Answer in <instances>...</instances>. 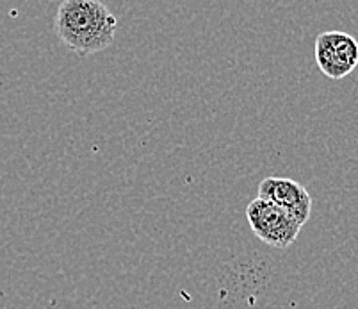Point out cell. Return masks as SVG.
<instances>
[{
  "label": "cell",
  "mask_w": 358,
  "mask_h": 309,
  "mask_svg": "<svg viewBox=\"0 0 358 309\" xmlns=\"http://www.w3.org/2000/svg\"><path fill=\"white\" fill-rule=\"evenodd\" d=\"M259 198L269 200L287 210L301 226L307 224L312 213V197L303 184L294 179L266 177L259 184Z\"/></svg>",
  "instance_id": "277c9868"
},
{
  "label": "cell",
  "mask_w": 358,
  "mask_h": 309,
  "mask_svg": "<svg viewBox=\"0 0 358 309\" xmlns=\"http://www.w3.org/2000/svg\"><path fill=\"white\" fill-rule=\"evenodd\" d=\"M315 63L331 81L348 77L358 67V41L343 31H327L315 38Z\"/></svg>",
  "instance_id": "3957f363"
},
{
  "label": "cell",
  "mask_w": 358,
  "mask_h": 309,
  "mask_svg": "<svg viewBox=\"0 0 358 309\" xmlns=\"http://www.w3.org/2000/svg\"><path fill=\"white\" fill-rule=\"evenodd\" d=\"M118 18L100 0H63L54 16L61 43L79 56L99 54L115 43Z\"/></svg>",
  "instance_id": "6da1fadb"
},
{
  "label": "cell",
  "mask_w": 358,
  "mask_h": 309,
  "mask_svg": "<svg viewBox=\"0 0 358 309\" xmlns=\"http://www.w3.org/2000/svg\"><path fill=\"white\" fill-rule=\"evenodd\" d=\"M246 218L257 238L275 249L291 247L303 227L287 210L259 197L248 204Z\"/></svg>",
  "instance_id": "7a4b0ae2"
}]
</instances>
